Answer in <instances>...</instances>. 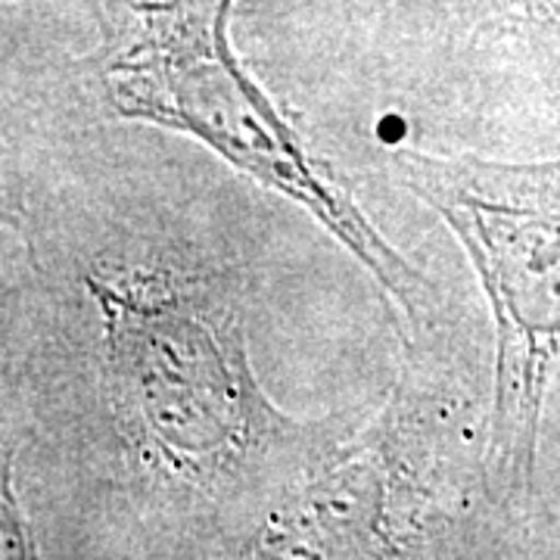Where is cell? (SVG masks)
Here are the masks:
<instances>
[{"label": "cell", "mask_w": 560, "mask_h": 560, "mask_svg": "<svg viewBox=\"0 0 560 560\" xmlns=\"http://www.w3.org/2000/svg\"><path fill=\"white\" fill-rule=\"evenodd\" d=\"M3 418L128 555L243 558L359 411L296 418L249 359L243 253L125 175L3 206Z\"/></svg>", "instance_id": "6da1fadb"}, {"label": "cell", "mask_w": 560, "mask_h": 560, "mask_svg": "<svg viewBox=\"0 0 560 560\" xmlns=\"http://www.w3.org/2000/svg\"><path fill=\"white\" fill-rule=\"evenodd\" d=\"M237 0H91L101 44L84 79L109 119L187 135L228 168L296 202L396 302L408 342L440 327V290L374 228L352 184L265 94L231 47Z\"/></svg>", "instance_id": "7a4b0ae2"}, {"label": "cell", "mask_w": 560, "mask_h": 560, "mask_svg": "<svg viewBox=\"0 0 560 560\" xmlns=\"http://www.w3.org/2000/svg\"><path fill=\"white\" fill-rule=\"evenodd\" d=\"M430 340L408 342L399 381L300 474L243 558H445L470 545L464 499L486 486L470 452V399L436 364ZM486 492V489H482Z\"/></svg>", "instance_id": "3957f363"}, {"label": "cell", "mask_w": 560, "mask_h": 560, "mask_svg": "<svg viewBox=\"0 0 560 560\" xmlns=\"http://www.w3.org/2000/svg\"><path fill=\"white\" fill-rule=\"evenodd\" d=\"M389 172L458 237L495 320L486 411V499L501 511L533 492L548 364L560 346V165L399 150Z\"/></svg>", "instance_id": "277c9868"}, {"label": "cell", "mask_w": 560, "mask_h": 560, "mask_svg": "<svg viewBox=\"0 0 560 560\" xmlns=\"http://www.w3.org/2000/svg\"><path fill=\"white\" fill-rule=\"evenodd\" d=\"M16 452L3 442V464H0V558H35L40 555L38 536L25 517L20 489H16Z\"/></svg>", "instance_id": "5b68a950"}, {"label": "cell", "mask_w": 560, "mask_h": 560, "mask_svg": "<svg viewBox=\"0 0 560 560\" xmlns=\"http://www.w3.org/2000/svg\"><path fill=\"white\" fill-rule=\"evenodd\" d=\"M482 20L499 16L504 25H558L560 0H477Z\"/></svg>", "instance_id": "8992f818"}]
</instances>
